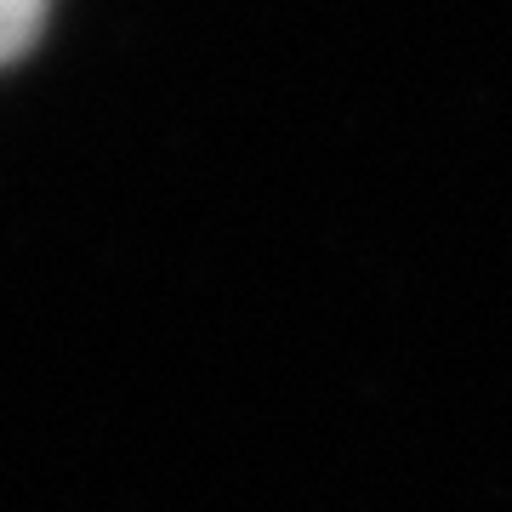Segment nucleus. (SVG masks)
<instances>
[{
    "instance_id": "1",
    "label": "nucleus",
    "mask_w": 512,
    "mask_h": 512,
    "mask_svg": "<svg viewBox=\"0 0 512 512\" xmlns=\"http://www.w3.org/2000/svg\"><path fill=\"white\" fill-rule=\"evenodd\" d=\"M40 23H46V0H0V63L29 52Z\"/></svg>"
}]
</instances>
